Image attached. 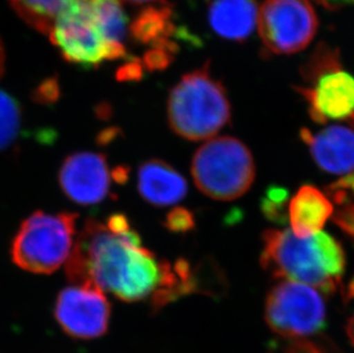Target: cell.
Segmentation results:
<instances>
[{
	"label": "cell",
	"mask_w": 354,
	"mask_h": 353,
	"mask_svg": "<svg viewBox=\"0 0 354 353\" xmlns=\"http://www.w3.org/2000/svg\"><path fill=\"white\" fill-rule=\"evenodd\" d=\"M167 260L141 244L127 216L87 220L66 263L71 284H90L123 302L151 300L163 282Z\"/></svg>",
	"instance_id": "6da1fadb"
},
{
	"label": "cell",
	"mask_w": 354,
	"mask_h": 353,
	"mask_svg": "<svg viewBox=\"0 0 354 353\" xmlns=\"http://www.w3.org/2000/svg\"><path fill=\"white\" fill-rule=\"evenodd\" d=\"M261 264L273 277L333 293L342 284L346 258L342 244L322 230L301 239L291 230H268Z\"/></svg>",
	"instance_id": "7a4b0ae2"
},
{
	"label": "cell",
	"mask_w": 354,
	"mask_h": 353,
	"mask_svg": "<svg viewBox=\"0 0 354 353\" xmlns=\"http://www.w3.org/2000/svg\"><path fill=\"white\" fill-rule=\"evenodd\" d=\"M171 129L187 141L212 138L231 120V105L223 84L211 75L210 64L186 73L167 100Z\"/></svg>",
	"instance_id": "3957f363"
},
{
	"label": "cell",
	"mask_w": 354,
	"mask_h": 353,
	"mask_svg": "<svg viewBox=\"0 0 354 353\" xmlns=\"http://www.w3.org/2000/svg\"><path fill=\"white\" fill-rule=\"evenodd\" d=\"M77 215L37 211L21 224L12 244V260L31 273L50 274L67 263L74 249Z\"/></svg>",
	"instance_id": "277c9868"
},
{
	"label": "cell",
	"mask_w": 354,
	"mask_h": 353,
	"mask_svg": "<svg viewBox=\"0 0 354 353\" xmlns=\"http://www.w3.org/2000/svg\"><path fill=\"white\" fill-rule=\"evenodd\" d=\"M197 188L207 197L232 201L247 193L256 176L254 157L242 141L214 138L198 148L192 162Z\"/></svg>",
	"instance_id": "5b68a950"
},
{
	"label": "cell",
	"mask_w": 354,
	"mask_h": 353,
	"mask_svg": "<svg viewBox=\"0 0 354 353\" xmlns=\"http://www.w3.org/2000/svg\"><path fill=\"white\" fill-rule=\"evenodd\" d=\"M301 71L312 84V87L297 89L308 104L312 120L321 124L354 120V76L342 67L338 50L324 47L317 51Z\"/></svg>",
	"instance_id": "8992f818"
},
{
	"label": "cell",
	"mask_w": 354,
	"mask_h": 353,
	"mask_svg": "<svg viewBox=\"0 0 354 353\" xmlns=\"http://www.w3.org/2000/svg\"><path fill=\"white\" fill-rule=\"evenodd\" d=\"M50 38L66 60L80 67L127 57L124 45L104 35L88 0H71L54 22Z\"/></svg>",
	"instance_id": "52a82bcc"
},
{
	"label": "cell",
	"mask_w": 354,
	"mask_h": 353,
	"mask_svg": "<svg viewBox=\"0 0 354 353\" xmlns=\"http://www.w3.org/2000/svg\"><path fill=\"white\" fill-rule=\"evenodd\" d=\"M326 318L324 298L304 283L280 281L266 297L265 320L282 338L315 336L326 327Z\"/></svg>",
	"instance_id": "ba28073f"
},
{
	"label": "cell",
	"mask_w": 354,
	"mask_h": 353,
	"mask_svg": "<svg viewBox=\"0 0 354 353\" xmlns=\"http://www.w3.org/2000/svg\"><path fill=\"white\" fill-rule=\"evenodd\" d=\"M257 26L272 53H297L315 38L317 17L310 0H266L258 12Z\"/></svg>",
	"instance_id": "9c48e42d"
},
{
	"label": "cell",
	"mask_w": 354,
	"mask_h": 353,
	"mask_svg": "<svg viewBox=\"0 0 354 353\" xmlns=\"http://www.w3.org/2000/svg\"><path fill=\"white\" fill-rule=\"evenodd\" d=\"M111 307L102 290L90 284H71L61 290L54 307V318L68 336L95 340L107 333Z\"/></svg>",
	"instance_id": "30bf717a"
},
{
	"label": "cell",
	"mask_w": 354,
	"mask_h": 353,
	"mask_svg": "<svg viewBox=\"0 0 354 353\" xmlns=\"http://www.w3.org/2000/svg\"><path fill=\"white\" fill-rule=\"evenodd\" d=\"M113 171L102 154L80 152L64 160L59 172L64 193L75 203L93 206L109 195Z\"/></svg>",
	"instance_id": "8fae6325"
},
{
	"label": "cell",
	"mask_w": 354,
	"mask_h": 353,
	"mask_svg": "<svg viewBox=\"0 0 354 353\" xmlns=\"http://www.w3.org/2000/svg\"><path fill=\"white\" fill-rule=\"evenodd\" d=\"M301 138L322 170L333 174L354 172V131L351 129L331 125L315 134L303 129Z\"/></svg>",
	"instance_id": "7c38bea8"
},
{
	"label": "cell",
	"mask_w": 354,
	"mask_h": 353,
	"mask_svg": "<svg viewBox=\"0 0 354 353\" xmlns=\"http://www.w3.org/2000/svg\"><path fill=\"white\" fill-rule=\"evenodd\" d=\"M138 190L148 203L167 207L186 197L187 181L164 161L149 160L138 171Z\"/></svg>",
	"instance_id": "4fadbf2b"
},
{
	"label": "cell",
	"mask_w": 354,
	"mask_h": 353,
	"mask_svg": "<svg viewBox=\"0 0 354 353\" xmlns=\"http://www.w3.org/2000/svg\"><path fill=\"white\" fill-rule=\"evenodd\" d=\"M333 213L331 201L312 185L301 186L288 204L291 230L301 239L321 232Z\"/></svg>",
	"instance_id": "5bb4252c"
},
{
	"label": "cell",
	"mask_w": 354,
	"mask_h": 353,
	"mask_svg": "<svg viewBox=\"0 0 354 353\" xmlns=\"http://www.w3.org/2000/svg\"><path fill=\"white\" fill-rule=\"evenodd\" d=\"M256 0H214L209 8V21L216 34L230 40L247 39L257 26Z\"/></svg>",
	"instance_id": "9a60e30c"
},
{
	"label": "cell",
	"mask_w": 354,
	"mask_h": 353,
	"mask_svg": "<svg viewBox=\"0 0 354 353\" xmlns=\"http://www.w3.org/2000/svg\"><path fill=\"white\" fill-rule=\"evenodd\" d=\"M134 38L144 44L156 46L170 45L167 40L174 31L172 10L167 6L149 7L138 15L131 26Z\"/></svg>",
	"instance_id": "2e32d148"
},
{
	"label": "cell",
	"mask_w": 354,
	"mask_h": 353,
	"mask_svg": "<svg viewBox=\"0 0 354 353\" xmlns=\"http://www.w3.org/2000/svg\"><path fill=\"white\" fill-rule=\"evenodd\" d=\"M19 15L36 30L48 35L54 22L71 0H10Z\"/></svg>",
	"instance_id": "e0dca14e"
},
{
	"label": "cell",
	"mask_w": 354,
	"mask_h": 353,
	"mask_svg": "<svg viewBox=\"0 0 354 353\" xmlns=\"http://www.w3.org/2000/svg\"><path fill=\"white\" fill-rule=\"evenodd\" d=\"M104 35L111 43L123 45L127 33V17L120 0H88Z\"/></svg>",
	"instance_id": "ac0fdd59"
},
{
	"label": "cell",
	"mask_w": 354,
	"mask_h": 353,
	"mask_svg": "<svg viewBox=\"0 0 354 353\" xmlns=\"http://www.w3.org/2000/svg\"><path fill=\"white\" fill-rule=\"evenodd\" d=\"M22 125V110L15 98L0 90V152L17 141Z\"/></svg>",
	"instance_id": "d6986e66"
},
{
	"label": "cell",
	"mask_w": 354,
	"mask_h": 353,
	"mask_svg": "<svg viewBox=\"0 0 354 353\" xmlns=\"http://www.w3.org/2000/svg\"><path fill=\"white\" fill-rule=\"evenodd\" d=\"M270 353H342V351L324 336L282 338L272 344Z\"/></svg>",
	"instance_id": "ffe728a7"
},
{
	"label": "cell",
	"mask_w": 354,
	"mask_h": 353,
	"mask_svg": "<svg viewBox=\"0 0 354 353\" xmlns=\"http://www.w3.org/2000/svg\"><path fill=\"white\" fill-rule=\"evenodd\" d=\"M288 190L283 187L272 186L261 200V211L268 219L283 224L288 218Z\"/></svg>",
	"instance_id": "44dd1931"
},
{
	"label": "cell",
	"mask_w": 354,
	"mask_h": 353,
	"mask_svg": "<svg viewBox=\"0 0 354 353\" xmlns=\"http://www.w3.org/2000/svg\"><path fill=\"white\" fill-rule=\"evenodd\" d=\"M164 226L174 233L191 232L195 227V219L191 211L185 208H174L167 216Z\"/></svg>",
	"instance_id": "7402d4cb"
},
{
	"label": "cell",
	"mask_w": 354,
	"mask_h": 353,
	"mask_svg": "<svg viewBox=\"0 0 354 353\" xmlns=\"http://www.w3.org/2000/svg\"><path fill=\"white\" fill-rule=\"evenodd\" d=\"M333 215L334 223L354 244V201L348 200L341 204L338 210Z\"/></svg>",
	"instance_id": "603a6c76"
},
{
	"label": "cell",
	"mask_w": 354,
	"mask_h": 353,
	"mask_svg": "<svg viewBox=\"0 0 354 353\" xmlns=\"http://www.w3.org/2000/svg\"><path fill=\"white\" fill-rule=\"evenodd\" d=\"M313 1L330 10H341L343 7L354 6V0H313Z\"/></svg>",
	"instance_id": "cb8c5ba5"
},
{
	"label": "cell",
	"mask_w": 354,
	"mask_h": 353,
	"mask_svg": "<svg viewBox=\"0 0 354 353\" xmlns=\"http://www.w3.org/2000/svg\"><path fill=\"white\" fill-rule=\"evenodd\" d=\"M346 334H348V340L354 347V314L348 319L346 325Z\"/></svg>",
	"instance_id": "d4e9b609"
},
{
	"label": "cell",
	"mask_w": 354,
	"mask_h": 353,
	"mask_svg": "<svg viewBox=\"0 0 354 353\" xmlns=\"http://www.w3.org/2000/svg\"><path fill=\"white\" fill-rule=\"evenodd\" d=\"M345 296L348 300H354V278L348 283V291L345 293Z\"/></svg>",
	"instance_id": "484cf974"
},
{
	"label": "cell",
	"mask_w": 354,
	"mask_h": 353,
	"mask_svg": "<svg viewBox=\"0 0 354 353\" xmlns=\"http://www.w3.org/2000/svg\"><path fill=\"white\" fill-rule=\"evenodd\" d=\"M127 1H130V3H148V1H151V0H127Z\"/></svg>",
	"instance_id": "4316f807"
},
{
	"label": "cell",
	"mask_w": 354,
	"mask_h": 353,
	"mask_svg": "<svg viewBox=\"0 0 354 353\" xmlns=\"http://www.w3.org/2000/svg\"><path fill=\"white\" fill-rule=\"evenodd\" d=\"M1 68H3V51L0 47V71H1Z\"/></svg>",
	"instance_id": "83f0119b"
}]
</instances>
